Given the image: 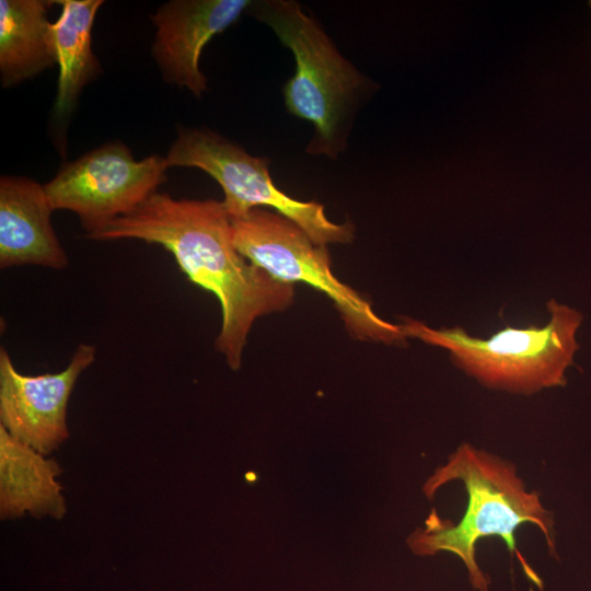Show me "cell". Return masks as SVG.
<instances>
[{
	"mask_svg": "<svg viewBox=\"0 0 591 591\" xmlns=\"http://www.w3.org/2000/svg\"><path fill=\"white\" fill-rule=\"evenodd\" d=\"M546 308L549 320L544 326H506L486 339L460 326L434 329L413 318L399 326L407 338L448 350L452 363L479 384L531 395L566 385V372L579 350L582 313L555 299Z\"/></svg>",
	"mask_w": 591,
	"mask_h": 591,
	"instance_id": "4",
	"label": "cell"
},
{
	"mask_svg": "<svg viewBox=\"0 0 591 591\" xmlns=\"http://www.w3.org/2000/svg\"><path fill=\"white\" fill-rule=\"evenodd\" d=\"M166 160L170 166L197 167L222 188V200L231 219L245 217L252 209L269 207L298 224L317 244L349 243L350 222L334 223L324 206L297 200L277 188L269 173V160L254 157L240 146L205 128H178Z\"/></svg>",
	"mask_w": 591,
	"mask_h": 591,
	"instance_id": "6",
	"label": "cell"
},
{
	"mask_svg": "<svg viewBox=\"0 0 591 591\" xmlns=\"http://www.w3.org/2000/svg\"><path fill=\"white\" fill-rule=\"evenodd\" d=\"M96 348L80 344L67 368L55 373H20L0 348V426L12 437L48 455L69 437L67 407L80 374L90 367Z\"/></svg>",
	"mask_w": 591,
	"mask_h": 591,
	"instance_id": "8",
	"label": "cell"
},
{
	"mask_svg": "<svg viewBox=\"0 0 591 591\" xmlns=\"http://www.w3.org/2000/svg\"><path fill=\"white\" fill-rule=\"evenodd\" d=\"M54 209L33 178H0V267L35 265L65 269L69 258L51 224Z\"/></svg>",
	"mask_w": 591,
	"mask_h": 591,
	"instance_id": "10",
	"label": "cell"
},
{
	"mask_svg": "<svg viewBox=\"0 0 591 591\" xmlns=\"http://www.w3.org/2000/svg\"><path fill=\"white\" fill-rule=\"evenodd\" d=\"M231 222L233 243L247 260L279 281L304 282L326 294L354 337L387 345L406 343L399 324L382 320L369 301L339 281L326 245L315 243L298 224L263 208Z\"/></svg>",
	"mask_w": 591,
	"mask_h": 591,
	"instance_id": "5",
	"label": "cell"
},
{
	"mask_svg": "<svg viewBox=\"0 0 591 591\" xmlns=\"http://www.w3.org/2000/svg\"><path fill=\"white\" fill-rule=\"evenodd\" d=\"M55 1H0V80L16 85L57 65L53 23L47 19Z\"/></svg>",
	"mask_w": 591,
	"mask_h": 591,
	"instance_id": "12",
	"label": "cell"
},
{
	"mask_svg": "<svg viewBox=\"0 0 591 591\" xmlns=\"http://www.w3.org/2000/svg\"><path fill=\"white\" fill-rule=\"evenodd\" d=\"M248 11L293 55L296 70L283 85V99L289 113L314 126L306 152L336 159L346 149L356 113L374 84L339 53L298 2H253Z\"/></svg>",
	"mask_w": 591,
	"mask_h": 591,
	"instance_id": "3",
	"label": "cell"
},
{
	"mask_svg": "<svg viewBox=\"0 0 591 591\" xmlns=\"http://www.w3.org/2000/svg\"><path fill=\"white\" fill-rule=\"evenodd\" d=\"M252 3L248 0H172L160 5L151 15L157 27L151 51L164 81L200 97L207 91V79L199 68L202 49Z\"/></svg>",
	"mask_w": 591,
	"mask_h": 591,
	"instance_id": "9",
	"label": "cell"
},
{
	"mask_svg": "<svg viewBox=\"0 0 591 591\" xmlns=\"http://www.w3.org/2000/svg\"><path fill=\"white\" fill-rule=\"evenodd\" d=\"M453 480L462 482L467 494L463 517L453 523L432 509L425 528H417L407 537L409 549L422 557L440 552L454 554L464 564L472 588L489 591L490 579L476 561V544L482 538L498 536L537 582L517 547L514 535L519 526L530 523L542 532L551 555L556 556L554 517L544 507L538 491L526 488L515 464L470 443L459 445L434 470L424 483L422 493L432 500L443 485Z\"/></svg>",
	"mask_w": 591,
	"mask_h": 591,
	"instance_id": "2",
	"label": "cell"
},
{
	"mask_svg": "<svg viewBox=\"0 0 591 591\" xmlns=\"http://www.w3.org/2000/svg\"><path fill=\"white\" fill-rule=\"evenodd\" d=\"M61 468L53 459L12 437L0 426V513L14 519L34 517L60 519L67 508L57 480Z\"/></svg>",
	"mask_w": 591,
	"mask_h": 591,
	"instance_id": "11",
	"label": "cell"
},
{
	"mask_svg": "<svg viewBox=\"0 0 591 591\" xmlns=\"http://www.w3.org/2000/svg\"><path fill=\"white\" fill-rule=\"evenodd\" d=\"M169 167L166 157L138 161L125 144L106 143L63 164L44 186L54 211L74 212L89 237L157 193Z\"/></svg>",
	"mask_w": 591,
	"mask_h": 591,
	"instance_id": "7",
	"label": "cell"
},
{
	"mask_svg": "<svg viewBox=\"0 0 591 591\" xmlns=\"http://www.w3.org/2000/svg\"><path fill=\"white\" fill-rule=\"evenodd\" d=\"M59 18L53 23L58 80L55 116L66 119L83 88L101 72L92 49V28L102 0H61Z\"/></svg>",
	"mask_w": 591,
	"mask_h": 591,
	"instance_id": "13",
	"label": "cell"
},
{
	"mask_svg": "<svg viewBox=\"0 0 591 591\" xmlns=\"http://www.w3.org/2000/svg\"><path fill=\"white\" fill-rule=\"evenodd\" d=\"M89 239H135L171 253L189 281L217 297L222 323L215 346L232 370L241 367L255 320L293 302L292 283L273 278L236 250L222 201L176 199L157 192Z\"/></svg>",
	"mask_w": 591,
	"mask_h": 591,
	"instance_id": "1",
	"label": "cell"
},
{
	"mask_svg": "<svg viewBox=\"0 0 591 591\" xmlns=\"http://www.w3.org/2000/svg\"><path fill=\"white\" fill-rule=\"evenodd\" d=\"M590 5H591V2H590Z\"/></svg>",
	"mask_w": 591,
	"mask_h": 591,
	"instance_id": "14",
	"label": "cell"
}]
</instances>
